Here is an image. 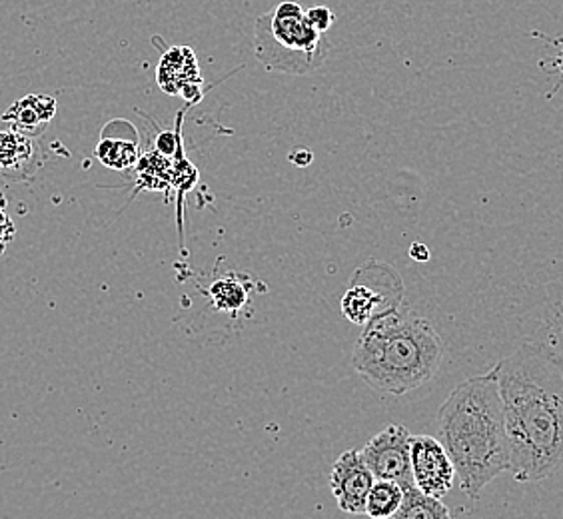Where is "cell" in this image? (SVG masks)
Here are the masks:
<instances>
[{"label":"cell","instance_id":"obj_11","mask_svg":"<svg viewBox=\"0 0 563 519\" xmlns=\"http://www.w3.org/2000/svg\"><path fill=\"white\" fill-rule=\"evenodd\" d=\"M55 98L48 95H29L19 98L11 109L2 114V122H7L9 129L19 130L22 134L38 136L51 124V120L55 119Z\"/></svg>","mask_w":563,"mask_h":519},{"label":"cell","instance_id":"obj_1","mask_svg":"<svg viewBox=\"0 0 563 519\" xmlns=\"http://www.w3.org/2000/svg\"><path fill=\"white\" fill-rule=\"evenodd\" d=\"M508 430L509 474L542 482L563 467V357L523 342L494 368Z\"/></svg>","mask_w":563,"mask_h":519},{"label":"cell","instance_id":"obj_10","mask_svg":"<svg viewBox=\"0 0 563 519\" xmlns=\"http://www.w3.org/2000/svg\"><path fill=\"white\" fill-rule=\"evenodd\" d=\"M97 158L112 170H129L139 164L141 144L131 122L122 120V129H117V120L104 126L97 144Z\"/></svg>","mask_w":563,"mask_h":519},{"label":"cell","instance_id":"obj_4","mask_svg":"<svg viewBox=\"0 0 563 519\" xmlns=\"http://www.w3.org/2000/svg\"><path fill=\"white\" fill-rule=\"evenodd\" d=\"M254 53L268 70L298 76L322 65L328 46L302 7L286 0L256 21Z\"/></svg>","mask_w":563,"mask_h":519},{"label":"cell","instance_id":"obj_2","mask_svg":"<svg viewBox=\"0 0 563 519\" xmlns=\"http://www.w3.org/2000/svg\"><path fill=\"white\" fill-rule=\"evenodd\" d=\"M440 442L467 498L509 472V442L494 369L462 382L438 411Z\"/></svg>","mask_w":563,"mask_h":519},{"label":"cell","instance_id":"obj_19","mask_svg":"<svg viewBox=\"0 0 563 519\" xmlns=\"http://www.w3.org/2000/svg\"><path fill=\"white\" fill-rule=\"evenodd\" d=\"M410 256L413 260H418V262H428L430 260V250L426 249L420 242H416V244H412V249H410Z\"/></svg>","mask_w":563,"mask_h":519},{"label":"cell","instance_id":"obj_16","mask_svg":"<svg viewBox=\"0 0 563 519\" xmlns=\"http://www.w3.org/2000/svg\"><path fill=\"white\" fill-rule=\"evenodd\" d=\"M14 236H16V227H14L12 218L9 217L7 198L4 195H0V256L7 252Z\"/></svg>","mask_w":563,"mask_h":519},{"label":"cell","instance_id":"obj_6","mask_svg":"<svg viewBox=\"0 0 563 519\" xmlns=\"http://www.w3.org/2000/svg\"><path fill=\"white\" fill-rule=\"evenodd\" d=\"M362 457L368 464L376 479L396 482L401 489L413 487L412 433L404 426L391 423L376 433L362 450Z\"/></svg>","mask_w":563,"mask_h":519},{"label":"cell","instance_id":"obj_20","mask_svg":"<svg viewBox=\"0 0 563 519\" xmlns=\"http://www.w3.org/2000/svg\"><path fill=\"white\" fill-rule=\"evenodd\" d=\"M290 161H292L294 164H298V166H308V164L314 161V156L308 151H298L290 154Z\"/></svg>","mask_w":563,"mask_h":519},{"label":"cell","instance_id":"obj_5","mask_svg":"<svg viewBox=\"0 0 563 519\" xmlns=\"http://www.w3.org/2000/svg\"><path fill=\"white\" fill-rule=\"evenodd\" d=\"M404 300L400 274L386 262L368 260L357 268L342 298V314L352 324H368L376 316L398 310Z\"/></svg>","mask_w":563,"mask_h":519},{"label":"cell","instance_id":"obj_9","mask_svg":"<svg viewBox=\"0 0 563 519\" xmlns=\"http://www.w3.org/2000/svg\"><path fill=\"white\" fill-rule=\"evenodd\" d=\"M44 154L36 136L19 130H0V180L26 183L43 168Z\"/></svg>","mask_w":563,"mask_h":519},{"label":"cell","instance_id":"obj_18","mask_svg":"<svg viewBox=\"0 0 563 519\" xmlns=\"http://www.w3.org/2000/svg\"><path fill=\"white\" fill-rule=\"evenodd\" d=\"M183 146V142H180V130H176V134L173 132H161L158 134V141H156V151L164 154V156H174L178 148Z\"/></svg>","mask_w":563,"mask_h":519},{"label":"cell","instance_id":"obj_7","mask_svg":"<svg viewBox=\"0 0 563 519\" xmlns=\"http://www.w3.org/2000/svg\"><path fill=\"white\" fill-rule=\"evenodd\" d=\"M413 486L433 498H444L454 487L455 467L444 445L433 435H412Z\"/></svg>","mask_w":563,"mask_h":519},{"label":"cell","instance_id":"obj_14","mask_svg":"<svg viewBox=\"0 0 563 519\" xmlns=\"http://www.w3.org/2000/svg\"><path fill=\"white\" fill-rule=\"evenodd\" d=\"M390 519H454L452 511L440 498L423 494L418 487L404 489V499Z\"/></svg>","mask_w":563,"mask_h":519},{"label":"cell","instance_id":"obj_15","mask_svg":"<svg viewBox=\"0 0 563 519\" xmlns=\"http://www.w3.org/2000/svg\"><path fill=\"white\" fill-rule=\"evenodd\" d=\"M404 499V489L396 482L376 479L366 499V516L372 519H390Z\"/></svg>","mask_w":563,"mask_h":519},{"label":"cell","instance_id":"obj_8","mask_svg":"<svg viewBox=\"0 0 563 519\" xmlns=\"http://www.w3.org/2000/svg\"><path fill=\"white\" fill-rule=\"evenodd\" d=\"M376 477L369 472L360 450H347L340 455L330 472V489L338 508L350 516L366 514V499Z\"/></svg>","mask_w":563,"mask_h":519},{"label":"cell","instance_id":"obj_17","mask_svg":"<svg viewBox=\"0 0 563 519\" xmlns=\"http://www.w3.org/2000/svg\"><path fill=\"white\" fill-rule=\"evenodd\" d=\"M306 14H308V21L312 22V26H314L316 31H320L322 34H324L325 31H330V26L336 21L334 12L330 11V9H325V7L308 9Z\"/></svg>","mask_w":563,"mask_h":519},{"label":"cell","instance_id":"obj_13","mask_svg":"<svg viewBox=\"0 0 563 519\" xmlns=\"http://www.w3.org/2000/svg\"><path fill=\"white\" fill-rule=\"evenodd\" d=\"M249 278L240 274H228L210 284L208 296L220 312L236 314L249 303Z\"/></svg>","mask_w":563,"mask_h":519},{"label":"cell","instance_id":"obj_12","mask_svg":"<svg viewBox=\"0 0 563 519\" xmlns=\"http://www.w3.org/2000/svg\"><path fill=\"white\" fill-rule=\"evenodd\" d=\"M156 78L161 88L168 95H183L186 88L202 82L195 53L188 46H176L166 51Z\"/></svg>","mask_w":563,"mask_h":519},{"label":"cell","instance_id":"obj_3","mask_svg":"<svg viewBox=\"0 0 563 519\" xmlns=\"http://www.w3.org/2000/svg\"><path fill=\"white\" fill-rule=\"evenodd\" d=\"M442 357L444 344L430 320L400 306L364 325L352 364L379 396L398 398L428 384Z\"/></svg>","mask_w":563,"mask_h":519}]
</instances>
